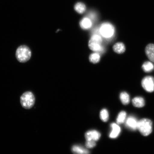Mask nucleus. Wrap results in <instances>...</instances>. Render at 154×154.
<instances>
[{
  "label": "nucleus",
  "instance_id": "9d476101",
  "mask_svg": "<svg viewBox=\"0 0 154 154\" xmlns=\"http://www.w3.org/2000/svg\"><path fill=\"white\" fill-rule=\"evenodd\" d=\"M111 127L112 130L109 134V137L111 138H116L120 134L121 132L120 127L115 123H112L111 124Z\"/></svg>",
  "mask_w": 154,
  "mask_h": 154
},
{
  "label": "nucleus",
  "instance_id": "412c9836",
  "mask_svg": "<svg viewBox=\"0 0 154 154\" xmlns=\"http://www.w3.org/2000/svg\"><path fill=\"white\" fill-rule=\"evenodd\" d=\"M100 118L104 122H106L109 120V114L108 112L106 109H103L100 113Z\"/></svg>",
  "mask_w": 154,
  "mask_h": 154
},
{
  "label": "nucleus",
  "instance_id": "f8f14e48",
  "mask_svg": "<svg viewBox=\"0 0 154 154\" xmlns=\"http://www.w3.org/2000/svg\"><path fill=\"white\" fill-rule=\"evenodd\" d=\"M80 26L84 29H88L91 27L92 22L88 17H84L81 20L80 23Z\"/></svg>",
  "mask_w": 154,
  "mask_h": 154
},
{
  "label": "nucleus",
  "instance_id": "f3484780",
  "mask_svg": "<svg viewBox=\"0 0 154 154\" xmlns=\"http://www.w3.org/2000/svg\"><path fill=\"white\" fill-rule=\"evenodd\" d=\"M120 99L121 102L124 105H128L130 103V96L126 92H121L120 95Z\"/></svg>",
  "mask_w": 154,
  "mask_h": 154
},
{
  "label": "nucleus",
  "instance_id": "39448f33",
  "mask_svg": "<svg viewBox=\"0 0 154 154\" xmlns=\"http://www.w3.org/2000/svg\"><path fill=\"white\" fill-rule=\"evenodd\" d=\"M99 31L102 36L107 38L112 37L115 33L114 26L109 23H104L102 24L100 26Z\"/></svg>",
  "mask_w": 154,
  "mask_h": 154
},
{
  "label": "nucleus",
  "instance_id": "1a4fd4ad",
  "mask_svg": "<svg viewBox=\"0 0 154 154\" xmlns=\"http://www.w3.org/2000/svg\"><path fill=\"white\" fill-rule=\"evenodd\" d=\"M145 53L149 60L154 63V44H149L146 48Z\"/></svg>",
  "mask_w": 154,
  "mask_h": 154
},
{
  "label": "nucleus",
  "instance_id": "9b49d317",
  "mask_svg": "<svg viewBox=\"0 0 154 154\" xmlns=\"http://www.w3.org/2000/svg\"><path fill=\"white\" fill-rule=\"evenodd\" d=\"M72 151L74 154H90V152L82 146L74 145L72 148Z\"/></svg>",
  "mask_w": 154,
  "mask_h": 154
},
{
  "label": "nucleus",
  "instance_id": "aec40b11",
  "mask_svg": "<svg viewBox=\"0 0 154 154\" xmlns=\"http://www.w3.org/2000/svg\"><path fill=\"white\" fill-rule=\"evenodd\" d=\"M86 17L90 18L92 22H95L97 20L98 15L97 12L94 10H91L87 13Z\"/></svg>",
  "mask_w": 154,
  "mask_h": 154
},
{
  "label": "nucleus",
  "instance_id": "ddd939ff",
  "mask_svg": "<svg viewBox=\"0 0 154 154\" xmlns=\"http://www.w3.org/2000/svg\"><path fill=\"white\" fill-rule=\"evenodd\" d=\"M113 49L115 52L119 54L124 53L126 50L124 44L121 42L116 43L113 45Z\"/></svg>",
  "mask_w": 154,
  "mask_h": 154
},
{
  "label": "nucleus",
  "instance_id": "6e6552de",
  "mask_svg": "<svg viewBox=\"0 0 154 154\" xmlns=\"http://www.w3.org/2000/svg\"><path fill=\"white\" fill-rule=\"evenodd\" d=\"M138 121L134 117L132 116L129 117L126 121V126L132 130H136L137 129Z\"/></svg>",
  "mask_w": 154,
  "mask_h": 154
},
{
  "label": "nucleus",
  "instance_id": "f257e3e1",
  "mask_svg": "<svg viewBox=\"0 0 154 154\" xmlns=\"http://www.w3.org/2000/svg\"><path fill=\"white\" fill-rule=\"evenodd\" d=\"M32 53L29 48L26 45H21L17 49L16 57L19 62L24 63L29 60Z\"/></svg>",
  "mask_w": 154,
  "mask_h": 154
},
{
  "label": "nucleus",
  "instance_id": "6ab92c4d",
  "mask_svg": "<svg viewBox=\"0 0 154 154\" xmlns=\"http://www.w3.org/2000/svg\"><path fill=\"white\" fill-rule=\"evenodd\" d=\"M100 59V56L99 54L97 53H92L89 57V60L92 63H96L99 62Z\"/></svg>",
  "mask_w": 154,
  "mask_h": 154
},
{
  "label": "nucleus",
  "instance_id": "423d86ee",
  "mask_svg": "<svg viewBox=\"0 0 154 154\" xmlns=\"http://www.w3.org/2000/svg\"><path fill=\"white\" fill-rule=\"evenodd\" d=\"M142 85L144 89L148 92L154 91V78L151 76L144 78L142 81Z\"/></svg>",
  "mask_w": 154,
  "mask_h": 154
},
{
  "label": "nucleus",
  "instance_id": "20e7f679",
  "mask_svg": "<svg viewBox=\"0 0 154 154\" xmlns=\"http://www.w3.org/2000/svg\"><path fill=\"white\" fill-rule=\"evenodd\" d=\"M102 38L101 36L99 34H94L90 38L88 46L92 51L97 52H101L103 51V48L101 44L102 43Z\"/></svg>",
  "mask_w": 154,
  "mask_h": 154
},
{
  "label": "nucleus",
  "instance_id": "2eb2a0df",
  "mask_svg": "<svg viewBox=\"0 0 154 154\" xmlns=\"http://www.w3.org/2000/svg\"><path fill=\"white\" fill-rule=\"evenodd\" d=\"M74 9L79 14H82L85 12L86 10V7L83 3L78 2L75 5Z\"/></svg>",
  "mask_w": 154,
  "mask_h": 154
},
{
  "label": "nucleus",
  "instance_id": "dca6fc26",
  "mask_svg": "<svg viewBox=\"0 0 154 154\" xmlns=\"http://www.w3.org/2000/svg\"><path fill=\"white\" fill-rule=\"evenodd\" d=\"M142 67L144 72H149L154 70V65L150 61H146L142 65Z\"/></svg>",
  "mask_w": 154,
  "mask_h": 154
},
{
  "label": "nucleus",
  "instance_id": "7ed1b4c3",
  "mask_svg": "<svg viewBox=\"0 0 154 154\" xmlns=\"http://www.w3.org/2000/svg\"><path fill=\"white\" fill-rule=\"evenodd\" d=\"M35 100V97L32 92L27 91L24 92L21 96V104L25 109H29L33 106Z\"/></svg>",
  "mask_w": 154,
  "mask_h": 154
},
{
  "label": "nucleus",
  "instance_id": "4468645a",
  "mask_svg": "<svg viewBox=\"0 0 154 154\" xmlns=\"http://www.w3.org/2000/svg\"><path fill=\"white\" fill-rule=\"evenodd\" d=\"M132 103L134 106L137 107H142L145 105V101L143 98L137 97L133 99Z\"/></svg>",
  "mask_w": 154,
  "mask_h": 154
},
{
  "label": "nucleus",
  "instance_id": "a211bd4d",
  "mask_svg": "<svg viewBox=\"0 0 154 154\" xmlns=\"http://www.w3.org/2000/svg\"><path fill=\"white\" fill-rule=\"evenodd\" d=\"M126 113L124 111H121L119 113L117 119V124L119 125L124 123L126 120Z\"/></svg>",
  "mask_w": 154,
  "mask_h": 154
},
{
  "label": "nucleus",
  "instance_id": "4be33fe9",
  "mask_svg": "<svg viewBox=\"0 0 154 154\" xmlns=\"http://www.w3.org/2000/svg\"><path fill=\"white\" fill-rule=\"evenodd\" d=\"M96 146V143L94 140H86V147L88 149L94 148Z\"/></svg>",
  "mask_w": 154,
  "mask_h": 154
},
{
  "label": "nucleus",
  "instance_id": "0eeeda50",
  "mask_svg": "<svg viewBox=\"0 0 154 154\" xmlns=\"http://www.w3.org/2000/svg\"><path fill=\"white\" fill-rule=\"evenodd\" d=\"M101 134L97 131L94 130L88 131L86 133L85 137L86 140L97 141L101 137Z\"/></svg>",
  "mask_w": 154,
  "mask_h": 154
},
{
  "label": "nucleus",
  "instance_id": "f03ea898",
  "mask_svg": "<svg viewBox=\"0 0 154 154\" xmlns=\"http://www.w3.org/2000/svg\"><path fill=\"white\" fill-rule=\"evenodd\" d=\"M137 129L143 136L149 135L152 131V122L149 119H141L138 121Z\"/></svg>",
  "mask_w": 154,
  "mask_h": 154
}]
</instances>
